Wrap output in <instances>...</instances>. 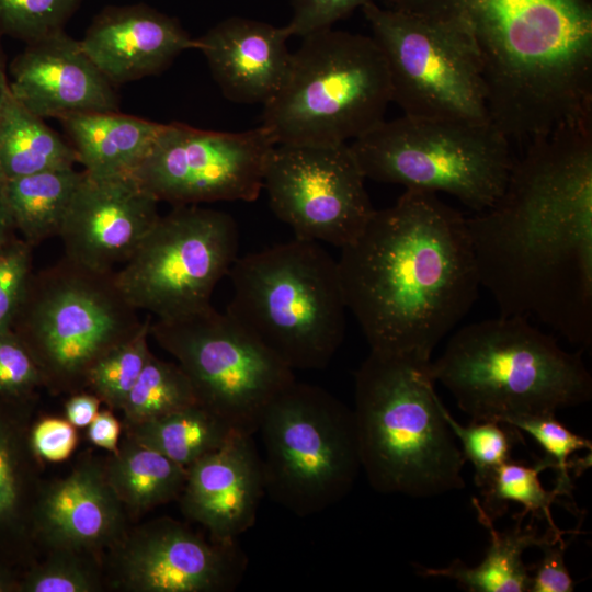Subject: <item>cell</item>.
I'll return each instance as SVG.
<instances>
[{"mask_svg":"<svg viewBox=\"0 0 592 592\" xmlns=\"http://www.w3.org/2000/svg\"><path fill=\"white\" fill-rule=\"evenodd\" d=\"M540 548L543 558L534 566L528 592H571L573 580L563 559L565 542L547 540Z\"/></svg>","mask_w":592,"mask_h":592,"instance_id":"obj_40","label":"cell"},{"mask_svg":"<svg viewBox=\"0 0 592 592\" xmlns=\"http://www.w3.org/2000/svg\"><path fill=\"white\" fill-rule=\"evenodd\" d=\"M555 467L553 459L545 456L534 466L523 465L511 459L498 468L489 485L481 489L483 500L478 503L485 513L493 521L501 516L508 503H520L524 511L533 517L545 519L548 530L558 536L565 533L554 522L551 504L561 497L557 489L546 490L539 480V474Z\"/></svg>","mask_w":592,"mask_h":592,"instance_id":"obj_28","label":"cell"},{"mask_svg":"<svg viewBox=\"0 0 592 592\" xmlns=\"http://www.w3.org/2000/svg\"><path fill=\"white\" fill-rule=\"evenodd\" d=\"M149 334L177 360L198 405L236 432L254 435L267 405L295 380L292 368L212 305L179 318L151 319Z\"/></svg>","mask_w":592,"mask_h":592,"instance_id":"obj_11","label":"cell"},{"mask_svg":"<svg viewBox=\"0 0 592 592\" xmlns=\"http://www.w3.org/2000/svg\"><path fill=\"white\" fill-rule=\"evenodd\" d=\"M30 445L39 458L60 462L68 458L76 448L77 432L68 420L45 418L33 428Z\"/></svg>","mask_w":592,"mask_h":592,"instance_id":"obj_39","label":"cell"},{"mask_svg":"<svg viewBox=\"0 0 592 592\" xmlns=\"http://www.w3.org/2000/svg\"><path fill=\"white\" fill-rule=\"evenodd\" d=\"M480 286L500 316L592 344L591 117L528 143L496 203L467 218Z\"/></svg>","mask_w":592,"mask_h":592,"instance_id":"obj_1","label":"cell"},{"mask_svg":"<svg viewBox=\"0 0 592 592\" xmlns=\"http://www.w3.org/2000/svg\"><path fill=\"white\" fill-rule=\"evenodd\" d=\"M376 0H291L292 18L286 25L291 36L304 37L330 29L355 9Z\"/></svg>","mask_w":592,"mask_h":592,"instance_id":"obj_37","label":"cell"},{"mask_svg":"<svg viewBox=\"0 0 592 592\" xmlns=\"http://www.w3.org/2000/svg\"><path fill=\"white\" fill-rule=\"evenodd\" d=\"M80 43L113 86L158 75L197 47L178 20L144 3L106 7Z\"/></svg>","mask_w":592,"mask_h":592,"instance_id":"obj_19","label":"cell"},{"mask_svg":"<svg viewBox=\"0 0 592 592\" xmlns=\"http://www.w3.org/2000/svg\"><path fill=\"white\" fill-rule=\"evenodd\" d=\"M390 102L387 65L372 36L330 27L304 36L292 53L261 125L277 144H349L385 119Z\"/></svg>","mask_w":592,"mask_h":592,"instance_id":"obj_6","label":"cell"},{"mask_svg":"<svg viewBox=\"0 0 592 592\" xmlns=\"http://www.w3.org/2000/svg\"><path fill=\"white\" fill-rule=\"evenodd\" d=\"M265 494L305 517L340 502L361 457L353 410L321 387L296 379L261 417Z\"/></svg>","mask_w":592,"mask_h":592,"instance_id":"obj_9","label":"cell"},{"mask_svg":"<svg viewBox=\"0 0 592 592\" xmlns=\"http://www.w3.org/2000/svg\"><path fill=\"white\" fill-rule=\"evenodd\" d=\"M89 440L111 453L118 448L121 424L110 410L99 411L88 425Z\"/></svg>","mask_w":592,"mask_h":592,"instance_id":"obj_41","label":"cell"},{"mask_svg":"<svg viewBox=\"0 0 592 592\" xmlns=\"http://www.w3.org/2000/svg\"><path fill=\"white\" fill-rule=\"evenodd\" d=\"M431 358L371 351L355 373L361 466L380 493L431 498L460 490L466 462L434 389Z\"/></svg>","mask_w":592,"mask_h":592,"instance_id":"obj_3","label":"cell"},{"mask_svg":"<svg viewBox=\"0 0 592 592\" xmlns=\"http://www.w3.org/2000/svg\"><path fill=\"white\" fill-rule=\"evenodd\" d=\"M239 231L227 213L198 205L160 215L132 257L115 271L126 299L156 319L210 305L217 283L238 258Z\"/></svg>","mask_w":592,"mask_h":592,"instance_id":"obj_12","label":"cell"},{"mask_svg":"<svg viewBox=\"0 0 592 592\" xmlns=\"http://www.w3.org/2000/svg\"><path fill=\"white\" fill-rule=\"evenodd\" d=\"M150 322L148 315L135 334L104 353L88 372L86 387L112 409L123 407L152 355L148 345Z\"/></svg>","mask_w":592,"mask_h":592,"instance_id":"obj_30","label":"cell"},{"mask_svg":"<svg viewBox=\"0 0 592 592\" xmlns=\"http://www.w3.org/2000/svg\"><path fill=\"white\" fill-rule=\"evenodd\" d=\"M101 400L94 394L78 391L66 402L67 420L78 428L88 426L99 412Z\"/></svg>","mask_w":592,"mask_h":592,"instance_id":"obj_42","label":"cell"},{"mask_svg":"<svg viewBox=\"0 0 592 592\" xmlns=\"http://www.w3.org/2000/svg\"><path fill=\"white\" fill-rule=\"evenodd\" d=\"M44 385L42 374L22 341L11 330L0 332V395L22 399Z\"/></svg>","mask_w":592,"mask_h":592,"instance_id":"obj_36","label":"cell"},{"mask_svg":"<svg viewBox=\"0 0 592 592\" xmlns=\"http://www.w3.org/2000/svg\"><path fill=\"white\" fill-rule=\"evenodd\" d=\"M82 175L70 167L8 180L13 227L24 241L34 247L59 237Z\"/></svg>","mask_w":592,"mask_h":592,"instance_id":"obj_26","label":"cell"},{"mask_svg":"<svg viewBox=\"0 0 592 592\" xmlns=\"http://www.w3.org/2000/svg\"><path fill=\"white\" fill-rule=\"evenodd\" d=\"M276 145L263 125L227 133L164 124L133 175L159 202L173 206L253 202L263 190L265 164Z\"/></svg>","mask_w":592,"mask_h":592,"instance_id":"obj_13","label":"cell"},{"mask_svg":"<svg viewBox=\"0 0 592 592\" xmlns=\"http://www.w3.org/2000/svg\"><path fill=\"white\" fill-rule=\"evenodd\" d=\"M13 583L10 576L0 568V592L12 590Z\"/></svg>","mask_w":592,"mask_h":592,"instance_id":"obj_45","label":"cell"},{"mask_svg":"<svg viewBox=\"0 0 592 592\" xmlns=\"http://www.w3.org/2000/svg\"><path fill=\"white\" fill-rule=\"evenodd\" d=\"M2 37L3 35L0 32V112L10 91V83L8 78L9 68L7 65L5 53L2 45Z\"/></svg>","mask_w":592,"mask_h":592,"instance_id":"obj_44","label":"cell"},{"mask_svg":"<svg viewBox=\"0 0 592 592\" xmlns=\"http://www.w3.org/2000/svg\"><path fill=\"white\" fill-rule=\"evenodd\" d=\"M361 9L387 65L391 102L405 115L491 123L480 61L457 20L375 1Z\"/></svg>","mask_w":592,"mask_h":592,"instance_id":"obj_10","label":"cell"},{"mask_svg":"<svg viewBox=\"0 0 592 592\" xmlns=\"http://www.w3.org/2000/svg\"><path fill=\"white\" fill-rule=\"evenodd\" d=\"M106 479L123 504L148 511L180 497L187 468L127 437L104 465Z\"/></svg>","mask_w":592,"mask_h":592,"instance_id":"obj_24","label":"cell"},{"mask_svg":"<svg viewBox=\"0 0 592 592\" xmlns=\"http://www.w3.org/2000/svg\"><path fill=\"white\" fill-rule=\"evenodd\" d=\"M264 496L262 459L253 435L234 432L220 447L187 467L179 499L183 514L210 537L235 540L253 526Z\"/></svg>","mask_w":592,"mask_h":592,"instance_id":"obj_18","label":"cell"},{"mask_svg":"<svg viewBox=\"0 0 592 592\" xmlns=\"http://www.w3.org/2000/svg\"><path fill=\"white\" fill-rule=\"evenodd\" d=\"M443 415L455 437L459 440L465 459L474 467L476 486L486 488L498 468L511 459L515 435L496 421H473L469 425H462L445 406Z\"/></svg>","mask_w":592,"mask_h":592,"instance_id":"obj_31","label":"cell"},{"mask_svg":"<svg viewBox=\"0 0 592 592\" xmlns=\"http://www.w3.org/2000/svg\"><path fill=\"white\" fill-rule=\"evenodd\" d=\"M78 163L76 150L9 91L0 112V169L8 180Z\"/></svg>","mask_w":592,"mask_h":592,"instance_id":"obj_25","label":"cell"},{"mask_svg":"<svg viewBox=\"0 0 592 592\" xmlns=\"http://www.w3.org/2000/svg\"><path fill=\"white\" fill-rule=\"evenodd\" d=\"M32 246L13 237L0 247V332L11 330L33 274Z\"/></svg>","mask_w":592,"mask_h":592,"instance_id":"obj_34","label":"cell"},{"mask_svg":"<svg viewBox=\"0 0 592 592\" xmlns=\"http://www.w3.org/2000/svg\"><path fill=\"white\" fill-rule=\"evenodd\" d=\"M510 143L488 122L402 114L349 145L365 179L449 194L479 213L506 185L514 162Z\"/></svg>","mask_w":592,"mask_h":592,"instance_id":"obj_8","label":"cell"},{"mask_svg":"<svg viewBox=\"0 0 592 592\" xmlns=\"http://www.w3.org/2000/svg\"><path fill=\"white\" fill-rule=\"evenodd\" d=\"M349 144H277L263 175L272 212L295 237L342 248L375 208Z\"/></svg>","mask_w":592,"mask_h":592,"instance_id":"obj_14","label":"cell"},{"mask_svg":"<svg viewBox=\"0 0 592 592\" xmlns=\"http://www.w3.org/2000/svg\"><path fill=\"white\" fill-rule=\"evenodd\" d=\"M285 26L241 16L227 18L200 38L197 47L228 100L262 104L272 100L286 76L292 53Z\"/></svg>","mask_w":592,"mask_h":592,"instance_id":"obj_20","label":"cell"},{"mask_svg":"<svg viewBox=\"0 0 592 592\" xmlns=\"http://www.w3.org/2000/svg\"><path fill=\"white\" fill-rule=\"evenodd\" d=\"M158 203L133 174L94 177L83 171L59 234L64 255L114 271L159 218Z\"/></svg>","mask_w":592,"mask_h":592,"instance_id":"obj_16","label":"cell"},{"mask_svg":"<svg viewBox=\"0 0 592 592\" xmlns=\"http://www.w3.org/2000/svg\"><path fill=\"white\" fill-rule=\"evenodd\" d=\"M123 508L106 479L104 465L87 460L43 492L36 508V526L56 550L102 548L118 542Z\"/></svg>","mask_w":592,"mask_h":592,"instance_id":"obj_21","label":"cell"},{"mask_svg":"<svg viewBox=\"0 0 592 592\" xmlns=\"http://www.w3.org/2000/svg\"><path fill=\"white\" fill-rule=\"evenodd\" d=\"M18 439L13 429L0 420V522L14 516L21 500L22 454Z\"/></svg>","mask_w":592,"mask_h":592,"instance_id":"obj_38","label":"cell"},{"mask_svg":"<svg viewBox=\"0 0 592 592\" xmlns=\"http://www.w3.org/2000/svg\"><path fill=\"white\" fill-rule=\"evenodd\" d=\"M121 584L137 592H228L243 578L247 557L237 540H207L162 517L126 538L117 556Z\"/></svg>","mask_w":592,"mask_h":592,"instance_id":"obj_15","label":"cell"},{"mask_svg":"<svg viewBox=\"0 0 592 592\" xmlns=\"http://www.w3.org/2000/svg\"><path fill=\"white\" fill-rule=\"evenodd\" d=\"M502 424L526 432L543 447L557 470L555 489L561 496L570 497L572 481L569 469L572 468V462L569 458L579 451L592 452L591 441L571 432L555 414L514 417Z\"/></svg>","mask_w":592,"mask_h":592,"instance_id":"obj_33","label":"cell"},{"mask_svg":"<svg viewBox=\"0 0 592 592\" xmlns=\"http://www.w3.org/2000/svg\"><path fill=\"white\" fill-rule=\"evenodd\" d=\"M143 322L122 293L115 270H95L64 255L32 274L11 329L45 386L78 392L91 366Z\"/></svg>","mask_w":592,"mask_h":592,"instance_id":"obj_7","label":"cell"},{"mask_svg":"<svg viewBox=\"0 0 592 592\" xmlns=\"http://www.w3.org/2000/svg\"><path fill=\"white\" fill-rule=\"evenodd\" d=\"M78 163L94 177L133 174L164 124L113 112H82L59 118Z\"/></svg>","mask_w":592,"mask_h":592,"instance_id":"obj_22","label":"cell"},{"mask_svg":"<svg viewBox=\"0 0 592 592\" xmlns=\"http://www.w3.org/2000/svg\"><path fill=\"white\" fill-rule=\"evenodd\" d=\"M226 309L283 363L322 369L340 348L346 303L338 262L319 242L295 239L238 257Z\"/></svg>","mask_w":592,"mask_h":592,"instance_id":"obj_5","label":"cell"},{"mask_svg":"<svg viewBox=\"0 0 592 592\" xmlns=\"http://www.w3.org/2000/svg\"><path fill=\"white\" fill-rule=\"evenodd\" d=\"M340 249L346 308L373 352L431 358L478 297L467 217L436 193L406 190Z\"/></svg>","mask_w":592,"mask_h":592,"instance_id":"obj_2","label":"cell"},{"mask_svg":"<svg viewBox=\"0 0 592 592\" xmlns=\"http://www.w3.org/2000/svg\"><path fill=\"white\" fill-rule=\"evenodd\" d=\"M473 500L480 523L490 534V545L481 562L468 567L460 560H454L446 568L435 569L415 565L417 572L422 577L454 580L470 592H528L531 571L522 558L524 550L533 546L540 547L550 539L563 542L562 536L549 530L544 536H539L536 527L530 525L522 527L520 522L510 531L499 532L477 499ZM522 516L521 514L520 520Z\"/></svg>","mask_w":592,"mask_h":592,"instance_id":"obj_23","label":"cell"},{"mask_svg":"<svg viewBox=\"0 0 592 592\" xmlns=\"http://www.w3.org/2000/svg\"><path fill=\"white\" fill-rule=\"evenodd\" d=\"M82 0H0V32L31 44L64 31Z\"/></svg>","mask_w":592,"mask_h":592,"instance_id":"obj_32","label":"cell"},{"mask_svg":"<svg viewBox=\"0 0 592 592\" xmlns=\"http://www.w3.org/2000/svg\"><path fill=\"white\" fill-rule=\"evenodd\" d=\"M198 403L193 386L178 363L153 354L121 410L127 426L145 423Z\"/></svg>","mask_w":592,"mask_h":592,"instance_id":"obj_29","label":"cell"},{"mask_svg":"<svg viewBox=\"0 0 592 592\" xmlns=\"http://www.w3.org/2000/svg\"><path fill=\"white\" fill-rule=\"evenodd\" d=\"M431 372L475 422L555 414L592 397V377L581 351L562 350L522 316L459 328L431 361Z\"/></svg>","mask_w":592,"mask_h":592,"instance_id":"obj_4","label":"cell"},{"mask_svg":"<svg viewBox=\"0 0 592 592\" xmlns=\"http://www.w3.org/2000/svg\"><path fill=\"white\" fill-rule=\"evenodd\" d=\"M126 430L129 437L186 468L236 432L198 403Z\"/></svg>","mask_w":592,"mask_h":592,"instance_id":"obj_27","label":"cell"},{"mask_svg":"<svg viewBox=\"0 0 592 592\" xmlns=\"http://www.w3.org/2000/svg\"><path fill=\"white\" fill-rule=\"evenodd\" d=\"M9 75L13 96L41 118L118 110L114 86L65 30L26 44Z\"/></svg>","mask_w":592,"mask_h":592,"instance_id":"obj_17","label":"cell"},{"mask_svg":"<svg viewBox=\"0 0 592 592\" xmlns=\"http://www.w3.org/2000/svg\"><path fill=\"white\" fill-rule=\"evenodd\" d=\"M59 554L32 570L19 587L25 592H92L99 579L73 551Z\"/></svg>","mask_w":592,"mask_h":592,"instance_id":"obj_35","label":"cell"},{"mask_svg":"<svg viewBox=\"0 0 592 592\" xmlns=\"http://www.w3.org/2000/svg\"><path fill=\"white\" fill-rule=\"evenodd\" d=\"M7 185L8 179L0 169V247L14 237L12 235L14 227L8 202Z\"/></svg>","mask_w":592,"mask_h":592,"instance_id":"obj_43","label":"cell"}]
</instances>
